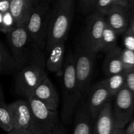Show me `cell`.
Listing matches in <instances>:
<instances>
[{"instance_id": "44dd1931", "label": "cell", "mask_w": 134, "mask_h": 134, "mask_svg": "<svg viewBox=\"0 0 134 134\" xmlns=\"http://www.w3.org/2000/svg\"><path fill=\"white\" fill-rule=\"evenodd\" d=\"M16 70V65L11 54L0 42V75L9 74Z\"/></svg>"}, {"instance_id": "5bb4252c", "label": "cell", "mask_w": 134, "mask_h": 134, "mask_svg": "<svg viewBox=\"0 0 134 134\" xmlns=\"http://www.w3.org/2000/svg\"><path fill=\"white\" fill-rule=\"evenodd\" d=\"M65 41L63 40L55 43L45 54L47 55L45 58L46 69L51 73H56L59 77L62 75Z\"/></svg>"}, {"instance_id": "7402d4cb", "label": "cell", "mask_w": 134, "mask_h": 134, "mask_svg": "<svg viewBox=\"0 0 134 134\" xmlns=\"http://www.w3.org/2000/svg\"><path fill=\"white\" fill-rule=\"evenodd\" d=\"M0 128L7 133L13 130L7 104L5 102L0 103Z\"/></svg>"}, {"instance_id": "83f0119b", "label": "cell", "mask_w": 134, "mask_h": 134, "mask_svg": "<svg viewBox=\"0 0 134 134\" xmlns=\"http://www.w3.org/2000/svg\"><path fill=\"white\" fill-rule=\"evenodd\" d=\"M94 5L95 0H80V7L84 13L94 12Z\"/></svg>"}, {"instance_id": "d6a6232c", "label": "cell", "mask_w": 134, "mask_h": 134, "mask_svg": "<svg viewBox=\"0 0 134 134\" xmlns=\"http://www.w3.org/2000/svg\"><path fill=\"white\" fill-rule=\"evenodd\" d=\"M7 134H34L28 130H13Z\"/></svg>"}, {"instance_id": "74e56055", "label": "cell", "mask_w": 134, "mask_h": 134, "mask_svg": "<svg viewBox=\"0 0 134 134\" xmlns=\"http://www.w3.org/2000/svg\"><path fill=\"white\" fill-rule=\"evenodd\" d=\"M3 102H5V99H4V94L2 88H1V86H0V103H1Z\"/></svg>"}, {"instance_id": "ac0fdd59", "label": "cell", "mask_w": 134, "mask_h": 134, "mask_svg": "<svg viewBox=\"0 0 134 134\" xmlns=\"http://www.w3.org/2000/svg\"><path fill=\"white\" fill-rule=\"evenodd\" d=\"M31 9L25 0H9V12L15 20L17 26L26 24Z\"/></svg>"}, {"instance_id": "e575fe53", "label": "cell", "mask_w": 134, "mask_h": 134, "mask_svg": "<svg viewBox=\"0 0 134 134\" xmlns=\"http://www.w3.org/2000/svg\"><path fill=\"white\" fill-rule=\"evenodd\" d=\"M27 3V5L30 6V8L32 9L33 7H34L35 6H36L37 5H38L39 3H41L42 1H44L43 0H25Z\"/></svg>"}, {"instance_id": "3957f363", "label": "cell", "mask_w": 134, "mask_h": 134, "mask_svg": "<svg viewBox=\"0 0 134 134\" xmlns=\"http://www.w3.org/2000/svg\"><path fill=\"white\" fill-rule=\"evenodd\" d=\"M46 55L40 51L34 60L18 70L15 77V92L26 98L48 77L45 66Z\"/></svg>"}, {"instance_id": "2e32d148", "label": "cell", "mask_w": 134, "mask_h": 134, "mask_svg": "<svg viewBox=\"0 0 134 134\" xmlns=\"http://www.w3.org/2000/svg\"><path fill=\"white\" fill-rule=\"evenodd\" d=\"M94 121L90 117L84 101L81 100V105L75 117L73 134H92Z\"/></svg>"}, {"instance_id": "8d00e7d4", "label": "cell", "mask_w": 134, "mask_h": 134, "mask_svg": "<svg viewBox=\"0 0 134 134\" xmlns=\"http://www.w3.org/2000/svg\"><path fill=\"white\" fill-rule=\"evenodd\" d=\"M113 134H126V133H125V132H124V129H119V128H116Z\"/></svg>"}, {"instance_id": "836d02e7", "label": "cell", "mask_w": 134, "mask_h": 134, "mask_svg": "<svg viewBox=\"0 0 134 134\" xmlns=\"http://www.w3.org/2000/svg\"><path fill=\"white\" fill-rule=\"evenodd\" d=\"M128 9L130 12V18L134 20V0H130Z\"/></svg>"}, {"instance_id": "603a6c76", "label": "cell", "mask_w": 134, "mask_h": 134, "mask_svg": "<svg viewBox=\"0 0 134 134\" xmlns=\"http://www.w3.org/2000/svg\"><path fill=\"white\" fill-rule=\"evenodd\" d=\"M121 60L124 71L134 69V52L124 48L121 51Z\"/></svg>"}, {"instance_id": "4dcf8cb0", "label": "cell", "mask_w": 134, "mask_h": 134, "mask_svg": "<svg viewBox=\"0 0 134 134\" xmlns=\"http://www.w3.org/2000/svg\"><path fill=\"white\" fill-rule=\"evenodd\" d=\"M126 134H134V118L129 122L127 128L124 130Z\"/></svg>"}, {"instance_id": "e0dca14e", "label": "cell", "mask_w": 134, "mask_h": 134, "mask_svg": "<svg viewBox=\"0 0 134 134\" xmlns=\"http://www.w3.org/2000/svg\"><path fill=\"white\" fill-rule=\"evenodd\" d=\"M121 51L122 48L118 46L106 53L103 64V71L106 77L125 71L121 60Z\"/></svg>"}, {"instance_id": "d4e9b609", "label": "cell", "mask_w": 134, "mask_h": 134, "mask_svg": "<svg viewBox=\"0 0 134 134\" xmlns=\"http://www.w3.org/2000/svg\"><path fill=\"white\" fill-rule=\"evenodd\" d=\"M16 27V22L14 18H13V16L10 13L9 10L3 13L1 32H3V34H7L8 33L10 32L12 30H13Z\"/></svg>"}, {"instance_id": "4fadbf2b", "label": "cell", "mask_w": 134, "mask_h": 134, "mask_svg": "<svg viewBox=\"0 0 134 134\" xmlns=\"http://www.w3.org/2000/svg\"><path fill=\"white\" fill-rule=\"evenodd\" d=\"M130 12L128 8L119 5H114L106 14L107 25L112 28L118 35L123 34L128 29L130 23Z\"/></svg>"}, {"instance_id": "277c9868", "label": "cell", "mask_w": 134, "mask_h": 134, "mask_svg": "<svg viewBox=\"0 0 134 134\" xmlns=\"http://www.w3.org/2000/svg\"><path fill=\"white\" fill-rule=\"evenodd\" d=\"M7 39L17 71L31 62L40 50L30 37L26 24L17 26L8 33Z\"/></svg>"}, {"instance_id": "484cf974", "label": "cell", "mask_w": 134, "mask_h": 134, "mask_svg": "<svg viewBox=\"0 0 134 134\" xmlns=\"http://www.w3.org/2000/svg\"><path fill=\"white\" fill-rule=\"evenodd\" d=\"M125 86L134 96V69L125 71Z\"/></svg>"}, {"instance_id": "d6986e66", "label": "cell", "mask_w": 134, "mask_h": 134, "mask_svg": "<svg viewBox=\"0 0 134 134\" xmlns=\"http://www.w3.org/2000/svg\"><path fill=\"white\" fill-rule=\"evenodd\" d=\"M108 90L111 96L113 98L120 90L125 86V75L124 72L119 74L106 77L101 81Z\"/></svg>"}, {"instance_id": "9c48e42d", "label": "cell", "mask_w": 134, "mask_h": 134, "mask_svg": "<svg viewBox=\"0 0 134 134\" xmlns=\"http://www.w3.org/2000/svg\"><path fill=\"white\" fill-rule=\"evenodd\" d=\"M106 26L105 16L97 12H92L87 17L81 41L93 53L100 52V43Z\"/></svg>"}, {"instance_id": "4316f807", "label": "cell", "mask_w": 134, "mask_h": 134, "mask_svg": "<svg viewBox=\"0 0 134 134\" xmlns=\"http://www.w3.org/2000/svg\"><path fill=\"white\" fill-rule=\"evenodd\" d=\"M123 44L124 48L134 52V35L128 30L123 34Z\"/></svg>"}, {"instance_id": "f35d334b", "label": "cell", "mask_w": 134, "mask_h": 134, "mask_svg": "<svg viewBox=\"0 0 134 134\" xmlns=\"http://www.w3.org/2000/svg\"><path fill=\"white\" fill-rule=\"evenodd\" d=\"M3 14L2 13L0 12V31H1L2 30V22H3Z\"/></svg>"}, {"instance_id": "d590c367", "label": "cell", "mask_w": 134, "mask_h": 134, "mask_svg": "<svg viewBox=\"0 0 134 134\" xmlns=\"http://www.w3.org/2000/svg\"><path fill=\"white\" fill-rule=\"evenodd\" d=\"M127 30L129 31L131 34H132L134 35V20L133 19L130 18L129 26H128Z\"/></svg>"}, {"instance_id": "ba28073f", "label": "cell", "mask_w": 134, "mask_h": 134, "mask_svg": "<svg viewBox=\"0 0 134 134\" xmlns=\"http://www.w3.org/2000/svg\"><path fill=\"white\" fill-rule=\"evenodd\" d=\"M113 98L112 114L115 128L124 129L133 118L134 96L124 86Z\"/></svg>"}, {"instance_id": "9a60e30c", "label": "cell", "mask_w": 134, "mask_h": 134, "mask_svg": "<svg viewBox=\"0 0 134 134\" xmlns=\"http://www.w3.org/2000/svg\"><path fill=\"white\" fill-rule=\"evenodd\" d=\"M112 114V103L107 102L94 122L92 134H113L115 130Z\"/></svg>"}, {"instance_id": "8992f818", "label": "cell", "mask_w": 134, "mask_h": 134, "mask_svg": "<svg viewBox=\"0 0 134 134\" xmlns=\"http://www.w3.org/2000/svg\"><path fill=\"white\" fill-rule=\"evenodd\" d=\"M73 55L76 78L80 90L83 94L90 86L97 55L88 48L81 41L76 46Z\"/></svg>"}, {"instance_id": "7a4b0ae2", "label": "cell", "mask_w": 134, "mask_h": 134, "mask_svg": "<svg viewBox=\"0 0 134 134\" xmlns=\"http://www.w3.org/2000/svg\"><path fill=\"white\" fill-rule=\"evenodd\" d=\"M75 7V0H58L55 4L50 14L45 54L55 43L67 39Z\"/></svg>"}, {"instance_id": "6da1fadb", "label": "cell", "mask_w": 134, "mask_h": 134, "mask_svg": "<svg viewBox=\"0 0 134 134\" xmlns=\"http://www.w3.org/2000/svg\"><path fill=\"white\" fill-rule=\"evenodd\" d=\"M61 77L62 81V120L65 125H69L76 107L82 97L76 78L73 52H69L64 61Z\"/></svg>"}, {"instance_id": "7c38bea8", "label": "cell", "mask_w": 134, "mask_h": 134, "mask_svg": "<svg viewBox=\"0 0 134 134\" xmlns=\"http://www.w3.org/2000/svg\"><path fill=\"white\" fill-rule=\"evenodd\" d=\"M30 96L41 102L51 111H57L59 104L58 94L48 77L42 81Z\"/></svg>"}, {"instance_id": "f1b7e54d", "label": "cell", "mask_w": 134, "mask_h": 134, "mask_svg": "<svg viewBox=\"0 0 134 134\" xmlns=\"http://www.w3.org/2000/svg\"><path fill=\"white\" fill-rule=\"evenodd\" d=\"M48 134H65V129L60 122L54 128V129L51 131Z\"/></svg>"}, {"instance_id": "1f68e13d", "label": "cell", "mask_w": 134, "mask_h": 134, "mask_svg": "<svg viewBox=\"0 0 134 134\" xmlns=\"http://www.w3.org/2000/svg\"><path fill=\"white\" fill-rule=\"evenodd\" d=\"M114 3L116 5L123 7L128 8L129 5L130 0H113Z\"/></svg>"}, {"instance_id": "30bf717a", "label": "cell", "mask_w": 134, "mask_h": 134, "mask_svg": "<svg viewBox=\"0 0 134 134\" xmlns=\"http://www.w3.org/2000/svg\"><path fill=\"white\" fill-rule=\"evenodd\" d=\"M86 93V98L84 102L94 122L105 104L109 102L113 97L101 81L90 86Z\"/></svg>"}, {"instance_id": "5b68a950", "label": "cell", "mask_w": 134, "mask_h": 134, "mask_svg": "<svg viewBox=\"0 0 134 134\" xmlns=\"http://www.w3.org/2000/svg\"><path fill=\"white\" fill-rule=\"evenodd\" d=\"M50 7L46 1H42L32 8L26 27L32 40L40 51L44 52L47 43Z\"/></svg>"}, {"instance_id": "f546056e", "label": "cell", "mask_w": 134, "mask_h": 134, "mask_svg": "<svg viewBox=\"0 0 134 134\" xmlns=\"http://www.w3.org/2000/svg\"><path fill=\"white\" fill-rule=\"evenodd\" d=\"M9 10V0H0V12L3 14Z\"/></svg>"}, {"instance_id": "cb8c5ba5", "label": "cell", "mask_w": 134, "mask_h": 134, "mask_svg": "<svg viewBox=\"0 0 134 134\" xmlns=\"http://www.w3.org/2000/svg\"><path fill=\"white\" fill-rule=\"evenodd\" d=\"M115 5L113 0H95L94 11L105 16L113 7Z\"/></svg>"}, {"instance_id": "ab89813d", "label": "cell", "mask_w": 134, "mask_h": 134, "mask_svg": "<svg viewBox=\"0 0 134 134\" xmlns=\"http://www.w3.org/2000/svg\"><path fill=\"white\" fill-rule=\"evenodd\" d=\"M43 1H46V2H47V1H51V0H43Z\"/></svg>"}, {"instance_id": "8fae6325", "label": "cell", "mask_w": 134, "mask_h": 134, "mask_svg": "<svg viewBox=\"0 0 134 134\" xmlns=\"http://www.w3.org/2000/svg\"><path fill=\"white\" fill-rule=\"evenodd\" d=\"M13 130H30L32 121L30 107L27 101L18 99L7 104Z\"/></svg>"}, {"instance_id": "ffe728a7", "label": "cell", "mask_w": 134, "mask_h": 134, "mask_svg": "<svg viewBox=\"0 0 134 134\" xmlns=\"http://www.w3.org/2000/svg\"><path fill=\"white\" fill-rule=\"evenodd\" d=\"M118 35L116 33L107 25L103 30V35L100 43V52L107 53L109 51L115 49L118 47L117 45Z\"/></svg>"}, {"instance_id": "52a82bcc", "label": "cell", "mask_w": 134, "mask_h": 134, "mask_svg": "<svg viewBox=\"0 0 134 134\" xmlns=\"http://www.w3.org/2000/svg\"><path fill=\"white\" fill-rule=\"evenodd\" d=\"M32 116L29 131L34 134H48L59 121L57 112L48 109L41 102L32 96L27 98Z\"/></svg>"}]
</instances>
